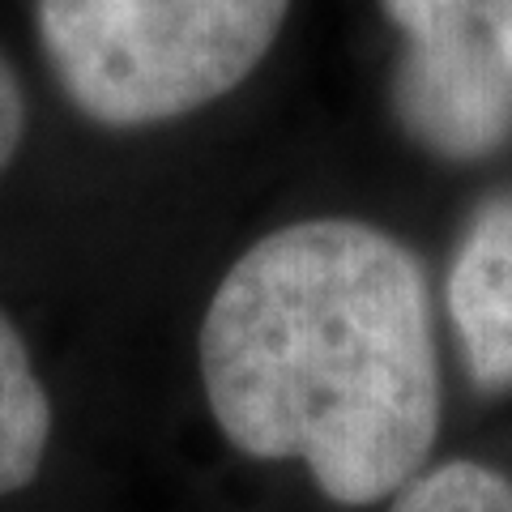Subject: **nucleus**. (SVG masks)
<instances>
[{
	"mask_svg": "<svg viewBox=\"0 0 512 512\" xmlns=\"http://www.w3.org/2000/svg\"><path fill=\"white\" fill-rule=\"evenodd\" d=\"M197 372L239 457L299 466L338 508L389 504L431 466L444 414L419 252L346 214L256 235L210 291Z\"/></svg>",
	"mask_w": 512,
	"mask_h": 512,
	"instance_id": "nucleus-1",
	"label": "nucleus"
},
{
	"mask_svg": "<svg viewBox=\"0 0 512 512\" xmlns=\"http://www.w3.org/2000/svg\"><path fill=\"white\" fill-rule=\"evenodd\" d=\"M295 0H35L56 86L90 124L137 133L239 90Z\"/></svg>",
	"mask_w": 512,
	"mask_h": 512,
	"instance_id": "nucleus-2",
	"label": "nucleus"
},
{
	"mask_svg": "<svg viewBox=\"0 0 512 512\" xmlns=\"http://www.w3.org/2000/svg\"><path fill=\"white\" fill-rule=\"evenodd\" d=\"M474 18L487 30L500 60L512 69V0H474Z\"/></svg>",
	"mask_w": 512,
	"mask_h": 512,
	"instance_id": "nucleus-9",
	"label": "nucleus"
},
{
	"mask_svg": "<svg viewBox=\"0 0 512 512\" xmlns=\"http://www.w3.org/2000/svg\"><path fill=\"white\" fill-rule=\"evenodd\" d=\"M384 512H512V478L470 457L423 466Z\"/></svg>",
	"mask_w": 512,
	"mask_h": 512,
	"instance_id": "nucleus-6",
	"label": "nucleus"
},
{
	"mask_svg": "<svg viewBox=\"0 0 512 512\" xmlns=\"http://www.w3.org/2000/svg\"><path fill=\"white\" fill-rule=\"evenodd\" d=\"M56 436V406L30 355V342L0 308V500L43 474Z\"/></svg>",
	"mask_w": 512,
	"mask_h": 512,
	"instance_id": "nucleus-5",
	"label": "nucleus"
},
{
	"mask_svg": "<svg viewBox=\"0 0 512 512\" xmlns=\"http://www.w3.org/2000/svg\"><path fill=\"white\" fill-rule=\"evenodd\" d=\"M26 128H30V103L22 90V77L13 69L9 52L0 47V175L13 167V158L26 146Z\"/></svg>",
	"mask_w": 512,
	"mask_h": 512,
	"instance_id": "nucleus-8",
	"label": "nucleus"
},
{
	"mask_svg": "<svg viewBox=\"0 0 512 512\" xmlns=\"http://www.w3.org/2000/svg\"><path fill=\"white\" fill-rule=\"evenodd\" d=\"M444 312L478 393H512V184L470 210L444 269Z\"/></svg>",
	"mask_w": 512,
	"mask_h": 512,
	"instance_id": "nucleus-4",
	"label": "nucleus"
},
{
	"mask_svg": "<svg viewBox=\"0 0 512 512\" xmlns=\"http://www.w3.org/2000/svg\"><path fill=\"white\" fill-rule=\"evenodd\" d=\"M380 13L402 39H423L474 18V0H380Z\"/></svg>",
	"mask_w": 512,
	"mask_h": 512,
	"instance_id": "nucleus-7",
	"label": "nucleus"
},
{
	"mask_svg": "<svg viewBox=\"0 0 512 512\" xmlns=\"http://www.w3.org/2000/svg\"><path fill=\"white\" fill-rule=\"evenodd\" d=\"M389 103L397 128L440 163H483L512 141V69L478 18L402 39Z\"/></svg>",
	"mask_w": 512,
	"mask_h": 512,
	"instance_id": "nucleus-3",
	"label": "nucleus"
}]
</instances>
